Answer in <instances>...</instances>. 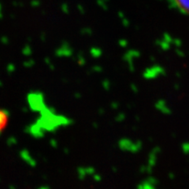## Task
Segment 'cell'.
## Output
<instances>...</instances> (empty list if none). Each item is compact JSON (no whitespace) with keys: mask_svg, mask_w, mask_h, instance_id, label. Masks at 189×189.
<instances>
[{"mask_svg":"<svg viewBox=\"0 0 189 189\" xmlns=\"http://www.w3.org/2000/svg\"><path fill=\"white\" fill-rule=\"evenodd\" d=\"M175 5L183 13L189 15V0H173Z\"/></svg>","mask_w":189,"mask_h":189,"instance_id":"obj_1","label":"cell"},{"mask_svg":"<svg viewBox=\"0 0 189 189\" xmlns=\"http://www.w3.org/2000/svg\"><path fill=\"white\" fill-rule=\"evenodd\" d=\"M5 123H6V115L5 113L0 111V131L4 126Z\"/></svg>","mask_w":189,"mask_h":189,"instance_id":"obj_2","label":"cell"},{"mask_svg":"<svg viewBox=\"0 0 189 189\" xmlns=\"http://www.w3.org/2000/svg\"><path fill=\"white\" fill-rule=\"evenodd\" d=\"M41 189H47V188H41Z\"/></svg>","mask_w":189,"mask_h":189,"instance_id":"obj_3","label":"cell"}]
</instances>
